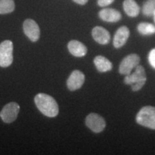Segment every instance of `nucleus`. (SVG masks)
<instances>
[{"mask_svg":"<svg viewBox=\"0 0 155 155\" xmlns=\"http://www.w3.org/2000/svg\"><path fill=\"white\" fill-rule=\"evenodd\" d=\"M124 81L125 84L131 85L133 91H138L144 86L147 81V75L144 67L137 65L134 72L126 75Z\"/></svg>","mask_w":155,"mask_h":155,"instance_id":"obj_2","label":"nucleus"},{"mask_svg":"<svg viewBox=\"0 0 155 155\" xmlns=\"http://www.w3.org/2000/svg\"><path fill=\"white\" fill-rule=\"evenodd\" d=\"M130 32L129 28L126 26H122L119 28L114 35L113 45L116 48H120L124 45L129 39Z\"/></svg>","mask_w":155,"mask_h":155,"instance_id":"obj_10","label":"nucleus"},{"mask_svg":"<svg viewBox=\"0 0 155 155\" xmlns=\"http://www.w3.org/2000/svg\"><path fill=\"white\" fill-rule=\"evenodd\" d=\"M88 0H73V2H75V3L78 4V5H84L88 2Z\"/></svg>","mask_w":155,"mask_h":155,"instance_id":"obj_21","label":"nucleus"},{"mask_svg":"<svg viewBox=\"0 0 155 155\" xmlns=\"http://www.w3.org/2000/svg\"><path fill=\"white\" fill-rule=\"evenodd\" d=\"M86 125L94 133H100L105 129L106 121L102 116L91 113L86 118Z\"/></svg>","mask_w":155,"mask_h":155,"instance_id":"obj_7","label":"nucleus"},{"mask_svg":"<svg viewBox=\"0 0 155 155\" xmlns=\"http://www.w3.org/2000/svg\"><path fill=\"white\" fill-rule=\"evenodd\" d=\"M85 82V75L80 71H73L67 80V87L71 91L81 88Z\"/></svg>","mask_w":155,"mask_h":155,"instance_id":"obj_9","label":"nucleus"},{"mask_svg":"<svg viewBox=\"0 0 155 155\" xmlns=\"http://www.w3.org/2000/svg\"><path fill=\"white\" fill-rule=\"evenodd\" d=\"M148 61L151 66L155 69V48L151 50L149 53Z\"/></svg>","mask_w":155,"mask_h":155,"instance_id":"obj_19","label":"nucleus"},{"mask_svg":"<svg viewBox=\"0 0 155 155\" xmlns=\"http://www.w3.org/2000/svg\"><path fill=\"white\" fill-rule=\"evenodd\" d=\"M102 20L108 22H116L121 19V15L119 11L112 8L103 9L98 13Z\"/></svg>","mask_w":155,"mask_h":155,"instance_id":"obj_12","label":"nucleus"},{"mask_svg":"<svg viewBox=\"0 0 155 155\" xmlns=\"http://www.w3.org/2000/svg\"><path fill=\"white\" fill-rule=\"evenodd\" d=\"M140 58L137 54H130L122 60L119 65V72L122 75H129L134 68L139 65Z\"/></svg>","mask_w":155,"mask_h":155,"instance_id":"obj_6","label":"nucleus"},{"mask_svg":"<svg viewBox=\"0 0 155 155\" xmlns=\"http://www.w3.org/2000/svg\"><path fill=\"white\" fill-rule=\"evenodd\" d=\"M68 48L71 55L75 57L81 58L87 54L88 50L86 45L78 40H71L68 44Z\"/></svg>","mask_w":155,"mask_h":155,"instance_id":"obj_13","label":"nucleus"},{"mask_svg":"<svg viewBox=\"0 0 155 155\" xmlns=\"http://www.w3.org/2000/svg\"><path fill=\"white\" fill-rule=\"evenodd\" d=\"M15 9L14 0H0V15L9 14Z\"/></svg>","mask_w":155,"mask_h":155,"instance_id":"obj_17","label":"nucleus"},{"mask_svg":"<svg viewBox=\"0 0 155 155\" xmlns=\"http://www.w3.org/2000/svg\"><path fill=\"white\" fill-rule=\"evenodd\" d=\"M153 17H154V21L155 22V11L154 12V13H153Z\"/></svg>","mask_w":155,"mask_h":155,"instance_id":"obj_22","label":"nucleus"},{"mask_svg":"<svg viewBox=\"0 0 155 155\" xmlns=\"http://www.w3.org/2000/svg\"><path fill=\"white\" fill-rule=\"evenodd\" d=\"M137 30L142 35H152L155 34V26L148 22H141L137 26Z\"/></svg>","mask_w":155,"mask_h":155,"instance_id":"obj_16","label":"nucleus"},{"mask_svg":"<svg viewBox=\"0 0 155 155\" xmlns=\"http://www.w3.org/2000/svg\"><path fill=\"white\" fill-rule=\"evenodd\" d=\"M123 7L127 15L131 17L138 16L140 12V8L134 0H124Z\"/></svg>","mask_w":155,"mask_h":155,"instance_id":"obj_15","label":"nucleus"},{"mask_svg":"<svg viewBox=\"0 0 155 155\" xmlns=\"http://www.w3.org/2000/svg\"><path fill=\"white\" fill-rule=\"evenodd\" d=\"M23 30L32 42H37L40 36V30L38 23L32 19H27L23 23Z\"/></svg>","mask_w":155,"mask_h":155,"instance_id":"obj_8","label":"nucleus"},{"mask_svg":"<svg viewBox=\"0 0 155 155\" xmlns=\"http://www.w3.org/2000/svg\"><path fill=\"white\" fill-rule=\"evenodd\" d=\"M92 36L95 41L101 45H107L111 39L109 32L100 26L95 27L93 29Z\"/></svg>","mask_w":155,"mask_h":155,"instance_id":"obj_11","label":"nucleus"},{"mask_svg":"<svg viewBox=\"0 0 155 155\" xmlns=\"http://www.w3.org/2000/svg\"><path fill=\"white\" fill-rule=\"evenodd\" d=\"M94 63L96 69L99 72L106 73L110 71L113 68L111 62L102 55H98L94 58Z\"/></svg>","mask_w":155,"mask_h":155,"instance_id":"obj_14","label":"nucleus"},{"mask_svg":"<svg viewBox=\"0 0 155 155\" xmlns=\"http://www.w3.org/2000/svg\"><path fill=\"white\" fill-rule=\"evenodd\" d=\"M13 62V43L11 40H5L0 43V66L7 68Z\"/></svg>","mask_w":155,"mask_h":155,"instance_id":"obj_4","label":"nucleus"},{"mask_svg":"<svg viewBox=\"0 0 155 155\" xmlns=\"http://www.w3.org/2000/svg\"><path fill=\"white\" fill-rule=\"evenodd\" d=\"M136 121L139 125L155 129V107L147 106L141 108L136 116Z\"/></svg>","mask_w":155,"mask_h":155,"instance_id":"obj_3","label":"nucleus"},{"mask_svg":"<svg viewBox=\"0 0 155 155\" xmlns=\"http://www.w3.org/2000/svg\"><path fill=\"white\" fill-rule=\"evenodd\" d=\"M155 11V0H147L143 5V14L147 17L152 16Z\"/></svg>","mask_w":155,"mask_h":155,"instance_id":"obj_18","label":"nucleus"},{"mask_svg":"<svg viewBox=\"0 0 155 155\" xmlns=\"http://www.w3.org/2000/svg\"><path fill=\"white\" fill-rule=\"evenodd\" d=\"M35 103L39 111L50 118H54L58 115L59 107L58 103L51 96L46 94H38L35 97Z\"/></svg>","mask_w":155,"mask_h":155,"instance_id":"obj_1","label":"nucleus"},{"mask_svg":"<svg viewBox=\"0 0 155 155\" xmlns=\"http://www.w3.org/2000/svg\"><path fill=\"white\" fill-rule=\"evenodd\" d=\"M20 110L19 105L16 102H10L4 106L0 112V117L6 124H10L17 119Z\"/></svg>","mask_w":155,"mask_h":155,"instance_id":"obj_5","label":"nucleus"},{"mask_svg":"<svg viewBox=\"0 0 155 155\" xmlns=\"http://www.w3.org/2000/svg\"><path fill=\"white\" fill-rule=\"evenodd\" d=\"M114 1V0H98V5L102 7H106L113 3Z\"/></svg>","mask_w":155,"mask_h":155,"instance_id":"obj_20","label":"nucleus"}]
</instances>
